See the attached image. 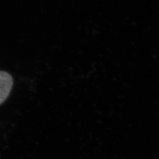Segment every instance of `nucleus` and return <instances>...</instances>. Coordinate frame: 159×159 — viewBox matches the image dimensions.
<instances>
[{
    "mask_svg": "<svg viewBox=\"0 0 159 159\" xmlns=\"http://www.w3.org/2000/svg\"><path fill=\"white\" fill-rule=\"evenodd\" d=\"M13 80L11 74L0 71V105L3 103L11 93Z\"/></svg>",
    "mask_w": 159,
    "mask_h": 159,
    "instance_id": "nucleus-1",
    "label": "nucleus"
}]
</instances>
